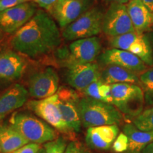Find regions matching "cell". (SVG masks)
<instances>
[{"mask_svg": "<svg viewBox=\"0 0 153 153\" xmlns=\"http://www.w3.org/2000/svg\"><path fill=\"white\" fill-rule=\"evenodd\" d=\"M128 137L123 132L118 134V135L113 143L112 148L114 152L117 153H125L128 150Z\"/></svg>", "mask_w": 153, "mask_h": 153, "instance_id": "obj_27", "label": "cell"}, {"mask_svg": "<svg viewBox=\"0 0 153 153\" xmlns=\"http://www.w3.org/2000/svg\"><path fill=\"white\" fill-rule=\"evenodd\" d=\"M139 80L140 86L144 92L145 105L153 106V68L140 74Z\"/></svg>", "mask_w": 153, "mask_h": 153, "instance_id": "obj_23", "label": "cell"}, {"mask_svg": "<svg viewBox=\"0 0 153 153\" xmlns=\"http://www.w3.org/2000/svg\"><path fill=\"white\" fill-rule=\"evenodd\" d=\"M142 153H153V142L151 143L150 145H148L145 150L143 151Z\"/></svg>", "mask_w": 153, "mask_h": 153, "instance_id": "obj_34", "label": "cell"}, {"mask_svg": "<svg viewBox=\"0 0 153 153\" xmlns=\"http://www.w3.org/2000/svg\"><path fill=\"white\" fill-rule=\"evenodd\" d=\"M57 104L65 121L74 133L81 130L82 122L79 111V97L73 89L61 87L57 91Z\"/></svg>", "mask_w": 153, "mask_h": 153, "instance_id": "obj_10", "label": "cell"}, {"mask_svg": "<svg viewBox=\"0 0 153 153\" xmlns=\"http://www.w3.org/2000/svg\"><path fill=\"white\" fill-rule=\"evenodd\" d=\"M37 153H46V151H45L44 148H41L39 150H38V152Z\"/></svg>", "mask_w": 153, "mask_h": 153, "instance_id": "obj_36", "label": "cell"}, {"mask_svg": "<svg viewBox=\"0 0 153 153\" xmlns=\"http://www.w3.org/2000/svg\"><path fill=\"white\" fill-rule=\"evenodd\" d=\"M33 4L25 2L0 12V30L7 33H16L33 18L36 13Z\"/></svg>", "mask_w": 153, "mask_h": 153, "instance_id": "obj_12", "label": "cell"}, {"mask_svg": "<svg viewBox=\"0 0 153 153\" xmlns=\"http://www.w3.org/2000/svg\"><path fill=\"white\" fill-rule=\"evenodd\" d=\"M28 91L24 86L15 84L0 97V120L21 108L26 102Z\"/></svg>", "mask_w": 153, "mask_h": 153, "instance_id": "obj_19", "label": "cell"}, {"mask_svg": "<svg viewBox=\"0 0 153 153\" xmlns=\"http://www.w3.org/2000/svg\"><path fill=\"white\" fill-rule=\"evenodd\" d=\"M118 134V125L89 128L86 133V142L91 148L106 150L112 146Z\"/></svg>", "mask_w": 153, "mask_h": 153, "instance_id": "obj_17", "label": "cell"}, {"mask_svg": "<svg viewBox=\"0 0 153 153\" xmlns=\"http://www.w3.org/2000/svg\"><path fill=\"white\" fill-rule=\"evenodd\" d=\"M57 1V0H28V2L31 1V2L35 3L41 8L45 9V10L49 11L50 13H51Z\"/></svg>", "mask_w": 153, "mask_h": 153, "instance_id": "obj_31", "label": "cell"}, {"mask_svg": "<svg viewBox=\"0 0 153 153\" xmlns=\"http://www.w3.org/2000/svg\"><path fill=\"white\" fill-rule=\"evenodd\" d=\"M59 89V76L52 68L34 72L28 79V92L32 97L43 99L53 96Z\"/></svg>", "mask_w": 153, "mask_h": 153, "instance_id": "obj_9", "label": "cell"}, {"mask_svg": "<svg viewBox=\"0 0 153 153\" xmlns=\"http://www.w3.org/2000/svg\"><path fill=\"white\" fill-rule=\"evenodd\" d=\"M43 147L46 153H64L67 148V141L63 137H58L55 140L45 143Z\"/></svg>", "mask_w": 153, "mask_h": 153, "instance_id": "obj_25", "label": "cell"}, {"mask_svg": "<svg viewBox=\"0 0 153 153\" xmlns=\"http://www.w3.org/2000/svg\"><path fill=\"white\" fill-rule=\"evenodd\" d=\"M66 79L74 89L84 91L93 82L101 79V70L96 62L73 64L68 66Z\"/></svg>", "mask_w": 153, "mask_h": 153, "instance_id": "obj_14", "label": "cell"}, {"mask_svg": "<svg viewBox=\"0 0 153 153\" xmlns=\"http://www.w3.org/2000/svg\"><path fill=\"white\" fill-rule=\"evenodd\" d=\"M126 6L135 31L143 34L149 31L153 26V13L142 0H131Z\"/></svg>", "mask_w": 153, "mask_h": 153, "instance_id": "obj_18", "label": "cell"}, {"mask_svg": "<svg viewBox=\"0 0 153 153\" xmlns=\"http://www.w3.org/2000/svg\"><path fill=\"white\" fill-rule=\"evenodd\" d=\"M104 16L100 7H92L64 28L62 37L68 41H76L96 36L102 30Z\"/></svg>", "mask_w": 153, "mask_h": 153, "instance_id": "obj_5", "label": "cell"}, {"mask_svg": "<svg viewBox=\"0 0 153 153\" xmlns=\"http://www.w3.org/2000/svg\"><path fill=\"white\" fill-rule=\"evenodd\" d=\"M94 0H57L51 14L65 28L93 7Z\"/></svg>", "mask_w": 153, "mask_h": 153, "instance_id": "obj_11", "label": "cell"}, {"mask_svg": "<svg viewBox=\"0 0 153 153\" xmlns=\"http://www.w3.org/2000/svg\"><path fill=\"white\" fill-rule=\"evenodd\" d=\"M60 31L47 12L38 10L33 18L17 30L11 40L15 51L30 57L52 52L60 45Z\"/></svg>", "mask_w": 153, "mask_h": 153, "instance_id": "obj_1", "label": "cell"}, {"mask_svg": "<svg viewBox=\"0 0 153 153\" xmlns=\"http://www.w3.org/2000/svg\"><path fill=\"white\" fill-rule=\"evenodd\" d=\"M24 137L9 125L0 126V152L11 153L28 144Z\"/></svg>", "mask_w": 153, "mask_h": 153, "instance_id": "obj_22", "label": "cell"}, {"mask_svg": "<svg viewBox=\"0 0 153 153\" xmlns=\"http://www.w3.org/2000/svg\"><path fill=\"white\" fill-rule=\"evenodd\" d=\"M101 79L105 84L128 83L140 85L139 74L116 65H104L101 70Z\"/></svg>", "mask_w": 153, "mask_h": 153, "instance_id": "obj_21", "label": "cell"}, {"mask_svg": "<svg viewBox=\"0 0 153 153\" xmlns=\"http://www.w3.org/2000/svg\"><path fill=\"white\" fill-rule=\"evenodd\" d=\"M109 44L113 48L129 52L140 58L147 65L153 66L152 48L145 34L136 31L110 38Z\"/></svg>", "mask_w": 153, "mask_h": 153, "instance_id": "obj_7", "label": "cell"}, {"mask_svg": "<svg viewBox=\"0 0 153 153\" xmlns=\"http://www.w3.org/2000/svg\"><path fill=\"white\" fill-rule=\"evenodd\" d=\"M123 133L128 137V145L125 153H142L153 142V131H141L133 123L124 125Z\"/></svg>", "mask_w": 153, "mask_h": 153, "instance_id": "obj_20", "label": "cell"}, {"mask_svg": "<svg viewBox=\"0 0 153 153\" xmlns=\"http://www.w3.org/2000/svg\"><path fill=\"white\" fill-rule=\"evenodd\" d=\"M9 123L28 143L41 145L58 137L56 130L30 113H14L9 120Z\"/></svg>", "mask_w": 153, "mask_h": 153, "instance_id": "obj_3", "label": "cell"}, {"mask_svg": "<svg viewBox=\"0 0 153 153\" xmlns=\"http://www.w3.org/2000/svg\"><path fill=\"white\" fill-rule=\"evenodd\" d=\"M111 3H118V4H128L131 0H108Z\"/></svg>", "mask_w": 153, "mask_h": 153, "instance_id": "obj_35", "label": "cell"}, {"mask_svg": "<svg viewBox=\"0 0 153 153\" xmlns=\"http://www.w3.org/2000/svg\"><path fill=\"white\" fill-rule=\"evenodd\" d=\"M102 31L109 38L135 31L126 4H111L103 19Z\"/></svg>", "mask_w": 153, "mask_h": 153, "instance_id": "obj_8", "label": "cell"}, {"mask_svg": "<svg viewBox=\"0 0 153 153\" xmlns=\"http://www.w3.org/2000/svg\"><path fill=\"white\" fill-rule=\"evenodd\" d=\"M137 128L144 131H153V106H148L132 120Z\"/></svg>", "mask_w": 153, "mask_h": 153, "instance_id": "obj_24", "label": "cell"}, {"mask_svg": "<svg viewBox=\"0 0 153 153\" xmlns=\"http://www.w3.org/2000/svg\"><path fill=\"white\" fill-rule=\"evenodd\" d=\"M101 49V42L96 36L74 41L69 45L67 66L94 62Z\"/></svg>", "mask_w": 153, "mask_h": 153, "instance_id": "obj_13", "label": "cell"}, {"mask_svg": "<svg viewBox=\"0 0 153 153\" xmlns=\"http://www.w3.org/2000/svg\"><path fill=\"white\" fill-rule=\"evenodd\" d=\"M112 104L123 115L132 120L144 110V92L140 86L134 84L120 83L111 85Z\"/></svg>", "mask_w": 153, "mask_h": 153, "instance_id": "obj_4", "label": "cell"}, {"mask_svg": "<svg viewBox=\"0 0 153 153\" xmlns=\"http://www.w3.org/2000/svg\"><path fill=\"white\" fill-rule=\"evenodd\" d=\"M41 148L40 144L30 143L11 153H37Z\"/></svg>", "mask_w": 153, "mask_h": 153, "instance_id": "obj_30", "label": "cell"}, {"mask_svg": "<svg viewBox=\"0 0 153 153\" xmlns=\"http://www.w3.org/2000/svg\"><path fill=\"white\" fill-rule=\"evenodd\" d=\"M26 65L24 59L12 51H0V80L15 81L20 79Z\"/></svg>", "mask_w": 153, "mask_h": 153, "instance_id": "obj_16", "label": "cell"}, {"mask_svg": "<svg viewBox=\"0 0 153 153\" xmlns=\"http://www.w3.org/2000/svg\"><path fill=\"white\" fill-rule=\"evenodd\" d=\"M25 2H28V0H0V12Z\"/></svg>", "mask_w": 153, "mask_h": 153, "instance_id": "obj_29", "label": "cell"}, {"mask_svg": "<svg viewBox=\"0 0 153 153\" xmlns=\"http://www.w3.org/2000/svg\"><path fill=\"white\" fill-rule=\"evenodd\" d=\"M27 107L56 131L70 138L74 137V132L65 121L58 107L57 94L43 99L29 101Z\"/></svg>", "mask_w": 153, "mask_h": 153, "instance_id": "obj_6", "label": "cell"}, {"mask_svg": "<svg viewBox=\"0 0 153 153\" xmlns=\"http://www.w3.org/2000/svg\"><path fill=\"white\" fill-rule=\"evenodd\" d=\"M103 83H104V82L101 79H99L98 81H96L93 82L92 84H91L84 91V93H85L86 97H90V98L97 99V100L102 101V97H101V87Z\"/></svg>", "mask_w": 153, "mask_h": 153, "instance_id": "obj_26", "label": "cell"}, {"mask_svg": "<svg viewBox=\"0 0 153 153\" xmlns=\"http://www.w3.org/2000/svg\"><path fill=\"white\" fill-rule=\"evenodd\" d=\"M144 4L153 13V0H142Z\"/></svg>", "mask_w": 153, "mask_h": 153, "instance_id": "obj_33", "label": "cell"}, {"mask_svg": "<svg viewBox=\"0 0 153 153\" xmlns=\"http://www.w3.org/2000/svg\"><path fill=\"white\" fill-rule=\"evenodd\" d=\"M145 35L146 36V38H148L151 46L153 48V26L150 28V30L149 31L147 32L146 33H145Z\"/></svg>", "mask_w": 153, "mask_h": 153, "instance_id": "obj_32", "label": "cell"}, {"mask_svg": "<svg viewBox=\"0 0 153 153\" xmlns=\"http://www.w3.org/2000/svg\"><path fill=\"white\" fill-rule=\"evenodd\" d=\"M99 60L104 65L119 66L137 74L148 69V65L136 55L120 49L106 50L99 55Z\"/></svg>", "mask_w": 153, "mask_h": 153, "instance_id": "obj_15", "label": "cell"}, {"mask_svg": "<svg viewBox=\"0 0 153 153\" xmlns=\"http://www.w3.org/2000/svg\"><path fill=\"white\" fill-rule=\"evenodd\" d=\"M79 111L82 125L87 128L118 125L123 119V115L113 104L87 97L79 99Z\"/></svg>", "mask_w": 153, "mask_h": 153, "instance_id": "obj_2", "label": "cell"}, {"mask_svg": "<svg viewBox=\"0 0 153 153\" xmlns=\"http://www.w3.org/2000/svg\"><path fill=\"white\" fill-rule=\"evenodd\" d=\"M64 153H90V152L79 142L71 141L67 145Z\"/></svg>", "mask_w": 153, "mask_h": 153, "instance_id": "obj_28", "label": "cell"}]
</instances>
